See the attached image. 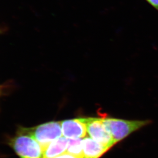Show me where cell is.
I'll list each match as a JSON object with an SVG mask.
<instances>
[{"label":"cell","instance_id":"277c9868","mask_svg":"<svg viewBox=\"0 0 158 158\" xmlns=\"http://www.w3.org/2000/svg\"><path fill=\"white\" fill-rule=\"evenodd\" d=\"M87 132L92 139L102 146L110 149L114 144L113 137L107 130L102 117H82Z\"/></svg>","mask_w":158,"mask_h":158},{"label":"cell","instance_id":"5b68a950","mask_svg":"<svg viewBox=\"0 0 158 158\" xmlns=\"http://www.w3.org/2000/svg\"><path fill=\"white\" fill-rule=\"evenodd\" d=\"M62 135L67 139L83 138L87 135V129L82 118L61 121Z\"/></svg>","mask_w":158,"mask_h":158},{"label":"cell","instance_id":"6da1fadb","mask_svg":"<svg viewBox=\"0 0 158 158\" xmlns=\"http://www.w3.org/2000/svg\"><path fill=\"white\" fill-rule=\"evenodd\" d=\"M104 124L113 137L115 144L130 134L152 123L151 120H126L102 117Z\"/></svg>","mask_w":158,"mask_h":158},{"label":"cell","instance_id":"8992f818","mask_svg":"<svg viewBox=\"0 0 158 158\" xmlns=\"http://www.w3.org/2000/svg\"><path fill=\"white\" fill-rule=\"evenodd\" d=\"M83 158H99L109 150L88 137L82 139Z\"/></svg>","mask_w":158,"mask_h":158},{"label":"cell","instance_id":"9c48e42d","mask_svg":"<svg viewBox=\"0 0 158 158\" xmlns=\"http://www.w3.org/2000/svg\"><path fill=\"white\" fill-rule=\"evenodd\" d=\"M54 158H82L80 157H78L76 156L73 155L72 154H69L67 152H64V154L58 156L57 157H55Z\"/></svg>","mask_w":158,"mask_h":158},{"label":"cell","instance_id":"3957f363","mask_svg":"<svg viewBox=\"0 0 158 158\" xmlns=\"http://www.w3.org/2000/svg\"><path fill=\"white\" fill-rule=\"evenodd\" d=\"M19 129L34 138L43 150L62 135L61 123L59 121L48 122L34 127H21Z\"/></svg>","mask_w":158,"mask_h":158},{"label":"cell","instance_id":"52a82bcc","mask_svg":"<svg viewBox=\"0 0 158 158\" xmlns=\"http://www.w3.org/2000/svg\"><path fill=\"white\" fill-rule=\"evenodd\" d=\"M68 139L60 137L52 142L43 150L42 158H54L66 152Z\"/></svg>","mask_w":158,"mask_h":158},{"label":"cell","instance_id":"8fae6325","mask_svg":"<svg viewBox=\"0 0 158 158\" xmlns=\"http://www.w3.org/2000/svg\"><path fill=\"white\" fill-rule=\"evenodd\" d=\"M1 31H0V33H1Z\"/></svg>","mask_w":158,"mask_h":158},{"label":"cell","instance_id":"ba28073f","mask_svg":"<svg viewBox=\"0 0 158 158\" xmlns=\"http://www.w3.org/2000/svg\"><path fill=\"white\" fill-rule=\"evenodd\" d=\"M66 152L83 158L82 139H68V145Z\"/></svg>","mask_w":158,"mask_h":158},{"label":"cell","instance_id":"30bf717a","mask_svg":"<svg viewBox=\"0 0 158 158\" xmlns=\"http://www.w3.org/2000/svg\"><path fill=\"white\" fill-rule=\"evenodd\" d=\"M148 3L158 10V0H146Z\"/></svg>","mask_w":158,"mask_h":158},{"label":"cell","instance_id":"7a4b0ae2","mask_svg":"<svg viewBox=\"0 0 158 158\" xmlns=\"http://www.w3.org/2000/svg\"><path fill=\"white\" fill-rule=\"evenodd\" d=\"M8 144L20 158H42V146L31 135L20 129L17 135L9 140Z\"/></svg>","mask_w":158,"mask_h":158}]
</instances>
